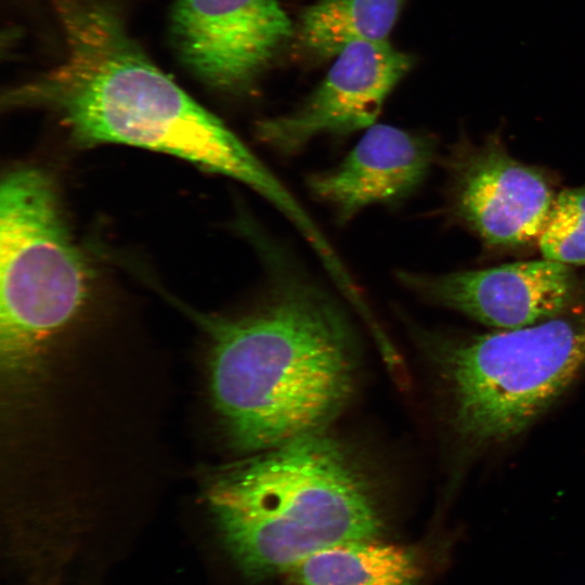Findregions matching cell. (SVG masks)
Wrapping results in <instances>:
<instances>
[{"label": "cell", "mask_w": 585, "mask_h": 585, "mask_svg": "<svg viewBox=\"0 0 585 585\" xmlns=\"http://www.w3.org/2000/svg\"><path fill=\"white\" fill-rule=\"evenodd\" d=\"M262 294L236 316H205L209 385L232 448L248 455L328 429L358 380L352 323L338 298L255 224Z\"/></svg>", "instance_id": "cell-1"}, {"label": "cell", "mask_w": 585, "mask_h": 585, "mask_svg": "<svg viewBox=\"0 0 585 585\" xmlns=\"http://www.w3.org/2000/svg\"><path fill=\"white\" fill-rule=\"evenodd\" d=\"M61 60L2 95L8 109L53 114L84 146L114 143L178 156L234 179L291 224L307 210L225 123L164 73L103 0H54Z\"/></svg>", "instance_id": "cell-2"}, {"label": "cell", "mask_w": 585, "mask_h": 585, "mask_svg": "<svg viewBox=\"0 0 585 585\" xmlns=\"http://www.w3.org/2000/svg\"><path fill=\"white\" fill-rule=\"evenodd\" d=\"M220 469L206 496L227 550L250 576L294 569L325 548L376 540L378 483L328 429Z\"/></svg>", "instance_id": "cell-3"}, {"label": "cell", "mask_w": 585, "mask_h": 585, "mask_svg": "<svg viewBox=\"0 0 585 585\" xmlns=\"http://www.w3.org/2000/svg\"><path fill=\"white\" fill-rule=\"evenodd\" d=\"M419 339L454 442L479 455L522 434L585 373V299L523 327Z\"/></svg>", "instance_id": "cell-4"}, {"label": "cell", "mask_w": 585, "mask_h": 585, "mask_svg": "<svg viewBox=\"0 0 585 585\" xmlns=\"http://www.w3.org/2000/svg\"><path fill=\"white\" fill-rule=\"evenodd\" d=\"M89 282L50 176L32 166L9 170L0 190V332L11 375L76 316Z\"/></svg>", "instance_id": "cell-5"}, {"label": "cell", "mask_w": 585, "mask_h": 585, "mask_svg": "<svg viewBox=\"0 0 585 585\" xmlns=\"http://www.w3.org/2000/svg\"><path fill=\"white\" fill-rule=\"evenodd\" d=\"M441 162L450 221L494 252L537 248L559 193L551 172L512 157L499 131L479 144L461 135Z\"/></svg>", "instance_id": "cell-6"}, {"label": "cell", "mask_w": 585, "mask_h": 585, "mask_svg": "<svg viewBox=\"0 0 585 585\" xmlns=\"http://www.w3.org/2000/svg\"><path fill=\"white\" fill-rule=\"evenodd\" d=\"M295 34L277 0H176L169 18L184 68L230 95L250 94Z\"/></svg>", "instance_id": "cell-7"}, {"label": "cell", "mask_w": 585, "mask_h": 585, "mask_svg": "<svg viewBox=\"0 0 585 585\" xmlns=\"http://www.w3.org/2000/svg\"><path fill=\"white\" fill-rule=\"evenodd\" d=\"M414 63L413 55L388 41L351 43L301 104L257 121L255 135L275 154L291 157L318 138L366 130Z\"/></svg>", "instance_id": "cell-8"}, {"label": "cell", "mask_w": 585, "mask_h": 585, "mask_svg": "<svg viewBox=\"0 0 585 585\" xmlns=\"http://www.w3.org/2000/svg\"><path fill=\"white\" fill-rule=\"evenodd\" d=\"M396 277L424 300L494 329L535 324L585 299V274L546 258L442 274L398 270Z\"/></svg>", "instance_id": "cell-9"}, {"label": "cell", "mask_w": 585, "mask_h": 585, "mask_svg": "<svg viewBox=\"0 0 585 585\" xmlns=\"http://www.w3.org/2000/svg\"><path fill=\"white\" fill-rule=\"evenodd\" d=\"M437 156L432 135L375 123L336 166L309 173L304 184L343 225L370 206H396L413 196Z\"/></svg>", "instance_id": "cell-10"}, {"label": "cell", "mask_w": 585, "mask_h": 585, "mask_svg": "<svg viewBox=\"0 0 585 585\" xmlns=\"http://www.w3.org/2000/svg\"><path fill=\"white\" fill-rule=\"evenodd\" d=\"M299 585H415V556L376 540L338 544L315 552L294 569Z\"/></svg>", "instance_id": "cell-11"}, {"label": "cell", "mask_w": 585, "mask_h": 585, "mask_svg": "<svg viewBox=\"0 0 585 585\" xmlns=\"http://www.w3.org/2000/svg\"><path fill=\"white\" fill-rule=\"evenodd\" d=\"M406 0H317L306 8L296 35L316 60L336 56L355 42L387 41Z\"/></svg>", "instance_id": "cell-12"}, {"label": "cell", "mask_w": 585, "mask_h": 585, "mask_svg": "<svg viewBox=\"0 0 585 585\" xmlns=\"http://www.w3.org/2000/svg\"><path fill=\"white\" fill-rule=\"evenodd\" d=\"M537 249L543 258L585 268V184L559 191Z\"/></svg>", "instance_id": "cell-13"}]
</instances>
